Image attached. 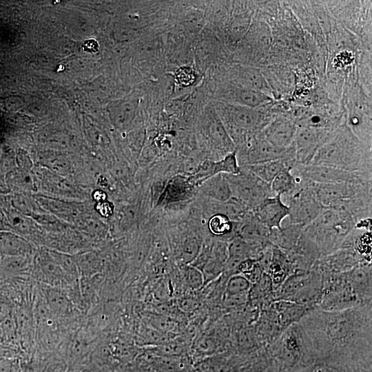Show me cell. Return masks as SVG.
Listing matches in <instances>:
<instances>
[{
    "instance_id": "1",
    "label": "cell",
    "mask_w": 372,
    "mask_h": 372,
    "mask_svg": "<svg viewBox=\"0 0 372 372\" xmlns=\"http://www.w3.org/2000/svg\"><path fill=\"white\" fill-rule=\"evenodd\" d=\"M371 158V146L360 141L344 123L335 130L309 164L372 173Z\"/></svg>"
},
{
    "instance_id": "2",
    "label": "cell",
    "mask_w": 372,
    "mask_h": 372,
    "mask_svg": "<svg viewBox=\"0 0 372 372\" xmlns=\"http://www.w3.org/2000/svg\"><path fill=\"white\" fill-rule=\"evenodd\" d=\"M356 224L341 211L323 208L315 220L304 227L302 234L313 243L320 254H331L341 247Z\"/></svg>"
},
{
    "instance_id": "3",
    "label": "cell",
    "mask_w": 372,
    "mask_h": 372,
    "mask_svg": "<svg viewBox=\"0 0 372 372\" xmlns=\"http://www.w3.org/2000/svg\"><path fill=\"white\" fill-rule=\"evenodd\" d=\"M294 177L296 180L294 189L282 196V199L289 207L288 223L304 227L315 220L323 208L316 198L315 183Z\"/></svg>"
},
{
    "instance_id": "4",
    "label": "cell",
    "mask_w": 372,
    "mask_h": 372,
    "mask_svg": "<svg viewBox=\"0 0 372 372\" xmlns=\"http://www.w3.org/2000/svg\"><path fill=\"white\" fill-rule=\"evenodd\" d=\"M240 169V172L237 174H225L232 198L252 211L263 199L276 195L270 185L254 174Z\"/></svg>"
},
{
    "instance_id": "5",
    "label": "cell",
    "mask_w": 372,
    "mask_h": 372,
    "mask_svg": "<svg viewBox=\"0 0 372 372\" xmlns=\"http://www.w3.org/2000/svg\"><path fill=\"white\" fill-rule=\"evenodd\" d=\"M34 174L38 194L75 200H88L90 198L88 189L68 178L54 174L43 167L34 168Z\"/></svg>"
},
{
    "instance_id": "6",
    "label": "cell",
    "mask_w": 372,
    "mask_h": 372,
    "mask_svg": "<svg viewBox=\"0 0 372 372\" xmlns=\"http://www.w3.org/2000/svg\"><path fill=\"white\" fill-rule=\"evenodd\" d=\"M371 191V178L335 183H315L316 198L322 208H332L345 199L358 194L372 192Z\"/></svg>"
},
{
    "instance_id": "7",
    "label": "cell",
    "mask_w": 372,
    "mask_h": 372,
    "mask_svg": "<svg viewBox=\"0 0 372 372\" xmlns=\"http://www.w3.org/2000/svg\"><path fill=\"white\" fill-rule=\"evenodd\" d=\"M291 147L278 148L267 141L260 132L236 147V156L240 166L266 163L285 157Z\"/></svg>"
},
{
    "instance_id": "8",
    "label": "cell",
    "mask_w": 372,
    "mask_h": 372,
    "mask_svg": "<svg viewBox=\"0 0 372 372\" xmlns=\"http://www.w3.org/2000/svg\"><path fill=\"white\" fill-rule=\"evenodd\" d=\"M40 206L66 223L76 227L87 215L92 212L87 200H75L34 194Z\"/></svg>"
},
{
    "instance_id": "9",
    "label": "cell",
    "mask_w": 372,
    "mask_h": 372,
    "mask_svg": "<svg viewBox=\"0 0 372 372\" xmlns=\"http://www.w3.org/2000/svg\"><path fill=\"white\" fill-rule=\"evenodd\" d=\"M335 130L297 127L293 145L298 164L308 165Z\"/></svg>"
},
{
    "instance_id": "10",
    "label": "cell",
    "mask_w": 372,
    "mask_h": 372,
    "mask_svg": "<svg viewBox=\"0 0 372 372\" xmlns=\"http://www.w3.org/2000/svg\"><path fill=\"white\" fill-rule=\"evenodd\" d=\"M291 173L317 184L348 182L362 178H372V173L349 172L322 165H297L292 169Z\"/></svg>"
},
{
    "instance_id": "11",
    "label": "cell",
    "mask_w": 372,
    "mask_h": 372,
    "mask_svg": "<svg viewBox=\"0 0 372 372\" xmlns=\"http://www.w3.org/2000/svg\"><path fill=\"white\" fill-rule=\"evenodd\" d=\"M296 123L291 115L278 114L261 131L262 136L274 146L287 149L294 141Z\"/></svg>"
},
{
    "instance_id": "12",
    "label": "cell",
    "mask_w": 372,
    "mask_h": 372,
    "mask_svg": "<svg viewBox=\"0 0 372 372\" xmlns=\"http://www.w3.org/2000/svg\"><path fill=\"white\" fill-rule=\"evenodd\" d=\"M256 218L269 229H280L289 216V207L283 202L281 194L263 199L253 209Z\"/></svg>"
},
{
    "instance_id": "13",
    "label": "cell",
    "mask_w": 372,
    "mask_h": 372,
    "mask_svg": "<svg viewBox=\"0 0 372 372\" xmlns=\"http://www.w3.org/2000/svg\"><path fill=\"white\" fill-rule=\"evenodd\" d=\"M34 247L27 238L12 231H0V254L4 256H31Z\"/></svg>"
},
{
    "instance_id": "14",
    "label": "cell",
    "mask_w": 372,
    "mask_h": 372,
    "mask_svg": "<svg viewBox=\"0 0 372 372\" xmlns=\"http://www.w3.org/2000/svg\"><path fill=\"white\" fill-rule=\"evenodd\" d=\"M225 97L227 101L224 102L250 107H262L270 104L271 101L268 94L244 87L229 89Z\"/></svg>"
},
{
    "instance_id": "15",
    "label": "cell",
    "mask_w": 372,
    "mask_h": 372,
    "mask_svg": "<svg viewBox=\"0 0 372 372\" xmlns=\"http://www.w3.org/2000/svg\"><path fill=\"white\" fill-rule=\"evenodd\" d=\"M303 229L302 225L288 223L280 229H271L269 242L285 251H290L297 245Z\"/></svg>"
},
{
    "instance_id": "16",
    "label": "cell",
    "mask_w": 372,
    "mask_h": 372,
    "mask_svg": "<svg viewBox=\"0 0 372 372\" xmlns=\"http://www.w3.org/2000/svg\"><path fill=\"white\" fill-rule=\"evenodd\" d=\"M203 192L211 200L225 202L231 198L230 187L225 174L210 177L203 185Z\"/></svg>"
},
{
    "instance_id": "17",
    "label": "cell",
    "mask_w": 372,
    "mask_h": 372,
    "mask_svg": "<svg viewBox=\"0 0 372 372\" xmlns=\"http://www.w3.org/2000/svg\"><path fill=\"white\" fill-rule=\"evenodd\" d=\"M10 205L20 213L32 217L45 212L36 200L34 194L14 192L10 198Z\"/></svg>"
},
{
    "instance_id": "18",
    "label": "cell",
    "mask_w": 372,
    "mask_h": 372,
    "mask_svg": "<svg viewBox=\"0 0 372 372\" xmlns=\"http://www.w3.org/2000/svg\"><path fill=\"white\" fill-rule=\"evenodd\" d=\"M292 167L287 166L282 169L270 184L275 194L287 195L291 193L296 185V180L291 173Z\"/></svg>"
},
{
    "instance_id": "19",
    "label": "cell",
    "mask_w": 372,
    "mask_h": 372,
    "mask_svg": "<svg viewBox=\"0 0 372 372\" xmlns=\"http://www.w3.org/2000/svg\"><path fill=\"white\" fill-rule=\"evenodd\" d=\"M208 227L214 235L225 236L233 233L234 222L223 214H215L209 218Z\"/></svg>"
},
{
    "instance_id": "20",
    "label": "cell",
    "mask_w": 372,
    "mask_h": 372,
    "mask_svg": "<svg viewBox=\"0 0 372 372\" xmlns=\"http://www.w3.org/2000/svg\"><path fill=\"white\" fill-rule=\"evenodd\" d=\"M30 256H4L0 262V269L6 273H14L24 270L29 264Z\"/></svg>"
},
{
    "instance_id": "21",
    "label": "cell",
    "mask_w": 372,
    "mask_h": 372,
    "mask_svg": "<svg viewBox=\"0 0 372 372\" xmlns=\"http://www.w3.org/2000/svg\"><path fill=\"white\" fill-rule=\"evenodd\" d=\"M250 287V282L243 275H233L228 280L226 296L244 294Z\"/></svg>"
},
{
    "instance_id": "22",
    "label": "cell",
    "mask_w": 372,
    "mask_h": 372,
    "mask_svg": "<svg viewBox=\"0 0 372 372\" xmlns=\"http://www.w3.org/2000/svg\"><path fill=\"white\" fill-rule=\"evenodd\" d=\"M200 244L195 236L186 238L182 245L181 252L183 259L187 262L193 260L198 254Z\"/></svg>"
},
{
    "instance_id": "23",
    "label": "cell",
    "mask_w": 372,
    "mask_h": 372,
    "mask_svg": "<svg viewBox=\"0 0 372 372\" xmlns=\"http://www.w3.org/2000/svg\"><path fill=\"white\" fill-rule=\"evenodd\" d=\"M196 79L195 72L189 67L183 66L175 72V80L182 87L192 85Z\"/></svg>"
},
{
    "instance_id": "24",
    "label": "cell",
    "mask_w": 372,
    "mask_h": 372,
    "mask_svg": "<svg viewBox=\"0 0 372 372\" xmlns=\"http://www.w3.org/2000/svg\"><path fill=\"white\" fill-rule=\"evenodd\" d=\"M185 276L188 285L193 289H198L203 285L204 276L202 271L194 266H189L185 269Z\"/></svg>"
},
{
    "instance_id": "25",
    "label": "cell",
    "mask_w": 372,
    "mask_h": 372,
    "mask_svg": "<svg viewBox=\"0 0 372 372\" xmlns=\"http://www.w3.org/2000/svg\"><path fill=\"white\" fill-rule=\"evenodd\" d=\"M249 19L247 17H238L235 19L229 27L230 34L235 39H240L246 32L249 28Z\"/></svg>"
},
{
    "instance_id": "26",
    "label": "cell",
    "mask_w": 372,
    "mask_h": 372,
    "mask_svg": "<svg viewBox=\"0 0 372 372\" xmlns=\"http://www.w3.org/2000/svg\"><path fill=\"white\" fill-rule=\"evenodd\" d=\"M93 209L101 218H109L114 213V205L112 202L105 200L99 203H95L93 205Z\"/></svg>"
},
{
    "instance_id": "27",
    "label": "cell",
    "mask_w": 372,
    "mask_h": 372,
    "mask_svg": "<svg viewBox=\"0 0 372 372\" xmlns=\"http://www.w3.org/2000/svg\"><path fill=\"white\" fill-rule=\"evenodd\" d=\"M108 195L103 189L94 188L90 192V199L95 203L107 200Z\"/></svg>"
},
{
    "instance_id": "28",
    "label": "cell",
    "mask_w": 372,
    "mask_h": 372,
    "mask_svg": "<svg viewBox=\"0 0 372 372\" xmlns=\"http://www.w3.org/2000/svg\"><path fill=\"white\" fill-rule=\"evenodd\" d=\"M82 48L86 52L95 53L99 50V44L94 39H89L83 43Z\"/></svg>"
},
{
    "instance_id": "29",
    "label": "cell",
    "mask_w": 372,
    "mask_h": 372,
    "mask_svg": "<svg viewBox=\"0 0 372 372\" xmlns=\"http://www.w3.org/2000/svg\"><path fill=\"white\" fill-rule=\"evenodd\" d=\"M0 229L1 231H10L5 213L0 206Z\"/></svg>"
}]
</instances>
